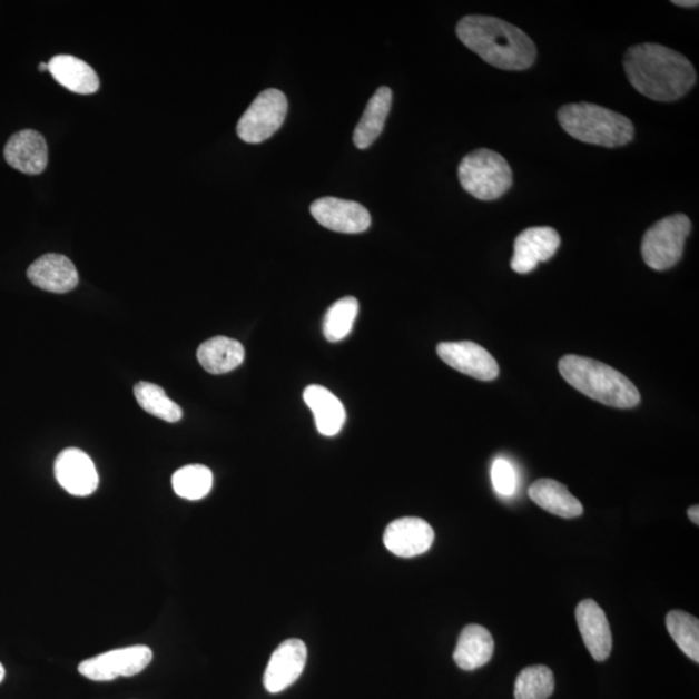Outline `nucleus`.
<instances>
[{
	"label": "nucleus",
	"mask_w": 699,
	"mask_h": 699,
	"mask_svg": "<svg viewBox=\"0 0 699 699\" xmlns=\"http://www.w3.org/2000/svg\"><path fill=\"white\" fill-rule=\"evenodd\" d=\"M529 496L544 511L562 519H575L583 514V505L571 494L565 484L554 480H539L531 484Z\"/></svg>",
	"instance_id": "nucleus-20"
},
{
	"label": "nucleus",
	"mask_w": 699,
	"mask_h": 699,
	"mask_svg": "<svg viewBox=\"0 0 699 699\" xmlns=\"http://www.w3.org/2000/svg\"><path fill=\"white\" fill-rule=\"evenodd\" d=\"M623 66L633 89L654 101H677L697 82L693 63L685 55L661 45L630 47Z\"/></svg>",
	"instance_id": "nucleus-1"
},
{
	"label": "nucleus",
	"mask_w": 699,
	"mask_h": 699,
	"mask_svg": "<svg viewBox=\"0 0 699 699\" xmlns=\"http://www.w3.org/2000/svg\"><path fill=\"white\" fill-rule=\"evenodd\" d=\"M175 494L187 500H200L213 488V473L204 465H187L175 472L171 479Z\"/></svg>",
	"instance_id": "nucleus-26"
},
{
	"label": "nucleus",
	"mask_w": 699,
	"mask_h": 699,
	"mask_svg": "<svg viewBox=\"0 0 699 699\" xmlns=\"http://www.w3.org/2000/svg\"><path fill=\"white\" fill-rule=\"evenodd\" d=\"M456 35L469 50L502 70L520 71L534 66L536 46L520 28L492 16H465Z\"/></svg>",
	"instance_id": "nucleus-2"
},
{
	"label": "nucleus",
	"mask_w": 699,
	"mask_h": 699,
	"mask_svg": "<svg viewBox=\"0 0 699 699\" xmlns=\"http://www.w3.org/2000/svg\"><path fill=\"white\" fill-rule=\"evenodd\" d=\"M675 6L678 7H686V8H695L698 7V2L697 0H675V2H672Z\"/></svg>",
	"instance_id": "nucleus-31"
},
{
	"label": "nucleus",
	"mask_w": 699,
	"mask_h": 699,
	"mask_svg": "<svg viewBox=\"0 0 699 699\" xmlns=\"http://www.w3.org/2000/svg\"><path fill=\"white\" fill-rule=\"evenodd\" d=\"M559 370L567 383L595 402L614 408H633L641 401L638 387L614 368L590 357L567 355Z\"/></svg>",
	"instance_id": "nucleus-3"
},
{
	"label": "nucleus",
	"mask_w": 699,
	"mask_h": 699,
	"mask_svg": "<svg viewBox=\"0 0 699 699\" xmlns=\"http://www.w3.org/2000/svg\"><path fill=\"white\" fill-rule=\"evenodd\" d=\"M393 92L388 87L380 89L370 99L367 108L354 131V145L367 149L383 132L388 112H391Z\"/></svg>",
	"instance_id": "nucleus-23"
},
{
	"label": "nucleus",
	"mask_w": 699,
	"mask_h": 699,
	"mask_svg": "<svg viewBox=\"0 0 699 699\" xmlns=\"http://www.w3.org/2000/svg\"><path fill=\"white\" fill-rule=\"evenodd\" d=\"M39 71H45V70H49V67H47L46 62L39 63Z\"/></svg>",
	"instance_id": "nucleus-33"
},
{
	"label": "nucleus",
	"mask_w": 699,
	"mask_h": 699,
	"mask_svg": "<svg viewBox=\"0 0 699 699\" xmlns=\"http://www.w3.org/2000/svg\"><path fill=\"white\" fill-rule=\"evenodd\" d=\"M6 678V670L2 663H0V682H2Z\"/></svg>",
	"instance_id": "nucleus-32"
},
{
	"label": "nucleus",
	"mask_w": 699,
	"mask_h": 699,
	"mask_svg": "<svg viewBox=\"0 0 699 699\" xmlns=\"http://www.w3.org/2000/svg\"><path fill=\"white\" fill-rule=\"evenodd\" d=\"M357 313H360V302L354 297H345L333 304L327 315L324 317L323 333L329 343H338L350 335L353 329Z\"/></svg>",
	"instance_id": "nucleus-27"
},
{
	"label": "nucleus",
	"mask_w": 699,
	"mask_h": 699,
	"mask_svg": "<svg viewBox=\"0 0 699 699\" xmlns=\"http://www.w3.org/2000/svg\"><path fill=\"white\" fill-rule=\"evenodd\" d=\"M307 648L298 639L285 640L267 664L264 686L269 693H280L296 682L305 670Z\"/></svg>",
	"instance_id": "nucleus-11"
},
{
	"label": "nucleus",
	"mask_w": 699,
	"mask_h": 699,
	"mask_svg": "<svg viewBox=\"0 0 699 699\" xmlns=\"http://www.w3.org/2000/svg\"><path fill=\"white\" fill-rule=\"evenodd\" d=\"M55 476L60 486L75 496H89L99 486V474L91 457L78 449L60 452L55 462Z\"/></svg>",
	"instance_id": "nucleus-13"
},
{
	"label": "nucleus",
	"mask_w": 699,
	"mask_h": 699,
	"mask_svg": "<svg viewBox=\"0 0 699 699\" xmlns=\"http://www.w3.org/2000/svg\"><path fill=\"white\" fill-rule=\"evenodd\" d=\"M4 158L13 169L22 174L38 175L49 165V147L41 132L21 130L8 140Z\"/></svg>",
	"instance_id": "nucleus-15"
},
{
	"label": "nucleus",
	"mask_w": 699,
	"mask_h": 699,
	"mask_svg": "<svg viewBox=\"0 0 699 699\" xmlns=\"http://www.w3.org/2000/svg\"><path fill=\"white\" fill-rule=\"evenodd\" d=\"M28 279L46 292L62 294L77 287L79 276L73 262L61 254L50 253L31 264Z\"/></svg>",
	"instance_id": "nucleus-17"
},
{
	"label": "nucleus",
	"mask_w": 699,
	"mask_h": 699,
	"mask_svg": "<svg viewBox=\"0 0 699 699\" xmlns=\"http://www.w3.org/2000/svg\"><path fill=\"white\" fill-rule=\"evenodd\" d=\"M688 515L690 521L696 524H699V508L698 505L690 506L688 510Z\"/></svg>",
	"instance_id": "nucleus-30"
},
{
	"label": "nucleus",
	"mask_w": 699,
	"mask_h": 699,
	"mask_svg": "<svg viewBox=\"0 0 699 699\" xmlns=\"http://www.w3.org/2000/svg\"><path fill=\"white\" fill-rule=\"evenodd\" d=\"M491 479L499 495L510 498L518 489V475L508 460L498 459L491 469Z\"/></svg>",
	"instance_id": "nucleus-29"
},
{
	"label": "nucleus",
	"mask_w": 699,
	"mask_h": 699,
	"mask_svg": "<svg viewBox=\"0 0 699 699\" xmlns=\"http://www.w3.org/2000/svg\"><path fill=\"white\" fill-rule=\"evenodd\" d=\"M575 616L588 651L595 661H607L613 649V637L608 618L599 603L591 599L579 602Z\"/></svg>",
	"instance_id": "nucleus-16"
},
{
	"label": "nucleus",
	"mask_w": 699,
	"mask_h": 699,
	"mask_svg": "<svg viewBox=\"0 0 699 699\" xmlns=\"http://www.w3.org/2000/svg\"><path fill=\"white\" fill-rule=\"evenodd\" d=\"M558 118L570 137L588 145L623 147L632 141L634 135L631 119L591 102L563 106L559 109Z\"/></svg>",
	"instance_id": "nucleus-4"
},
{
	"label": "nucleus",
	"mask_w": 699,
	"mask_h": 699,
	"mask_svg": "<svg viewBox=\"0 0 699 699\" xmlns=\"http://www.w3.org/2000/svg\"><path fill=\"white\" fill-rule=\"evenodd\" d=\"M134 395L142 410L166 423H177L183 417L181 408L166 395L161 386L139 383L134 387Z\"/></svg>",
	"instance_id": "nucleus-24"
},
{
	"label": "nucleus",
	"mask_w": 699,
	"mask_h": 699,
	"mask_svg": "<svg viewBox=\"0 0 699 699\" xmlns=\"http://www.w3.org/2000/svg\"><path fill=\"white\" fill-rule=\"evenodd\" d=\"M304 400L313 411L317 431L325 436L341 432L346 421L344 404L328 388L312 385L305 388Z\"/></svg>",
	"instance_id": "nucleus-19"
},
{
	"label": "nucleus",
	"mask_w": 699,
	"mask_h": 699,
	"mask_svg": "<svg viewBox=\"0 0 699 699\" xmlns=\"http://www.w3.org/2000/svg\"><path fill=\"white\" fill-rule=\"evenodd\" d=\"M152 659V649L146 646H134L86 659L79 664L78 671L82 677L93 681H112L118 678L135 677L145 671Z\"/></svg>",
	"instance_id": "nucleus-8"
},
{
	"label": "nucleus",
	"mask_w": 699,
	"mask_h": 699,
	"mask_svg": "<svg viewBox=\"0 0 699 699\" xmlns=\"http://www.w3.org/2000/svg\"><path fill=\"white\" fill-rule=\"evenodd\" d=\"M434 536V530L426 521L404 518L388 524L384 544L398 558L411 559L431 550Z\"/></svg>",
	"instance_id": "nucleus-14"
},
{
	"label": "nucleus",
	"mask_w": 699,
	"mask_h": 699,
	"mask_svg": "<svg viewBox=\"0 0 699 699\" xmlns=\"http://www.w3.org/2000/svg\"><path fill=\"white\" fill-rule=\"evenodd\" d=\"M459 179L469 195L481 201H494L512 187L513 174L502 155L482 148L460 163Z\"/></svg>",
	"instance_id": "nucleus-5"
},
{
	"label": "nucleus",
	"mask_w": 699,
	"mask_h": 699,
	"mask_svg": "<svg viewBox=\"0 0 699 699\" xmlns=\"http://www.w3.org/2000/svg\"><path fill=\"white\" fill-rule=\"evenodd\" d=\"M667 630L671 638L696 663L699 662V621L681 610H672L666 618Z\"/></svg>",
	"instance_id": "nucleus-25"
},
{
	"label": "nucleus",
	"mask_w": 699,
	"mask_h": 699,
	"mask_svg": "<svg viewBox=\"0 0 699 699\" xmlns=\"http://www.w3.org/2000/svg\"><path fill=\"white\" fill-rule=\"evenodd\" d=\"M690 229L692 224L685 214H673L657 221L642 237L641 254L646 264L656 272L677 265L685 253Z\"/></svg>",
	"instance_id": "nucleus-6"
},
{
	"label": "nucleus",
	"mask_w": 699,
	"mask_h": 699,
	"mask_svg": "<svg viewBox=\"0 0 699 699\" xmlns=\"http://www.w3.org/2000/svg\"><path fill=\"white\" fill-rule=\"evenodd\" d=\"M554 677L547 666H531L515 680V699H548L553 695Z\"/></svg>",
	"instance_id": "nucleus-28"
},
{
	"label": "nucleus",
	"mask_w": 699,
	"mask_h": 699,
	"mask_svg": "<svg viewBox=\"0 0 699 699\" xmlns=\"http://www.w3.org/2000/svg\"><path fill=\"white\" fill-rule=\"evenodd\" d=\"M313 217L332 232L361 234L371 226V214L363 205L343 198L324 197L312 205Z\"/></svg>",
	"instance_id": "nucleus-10"
},
{
	"label": "nucleus",
	"mask_w": 699,
	"mask_h": 699,
	"mask_svg": "<svg viewBox=\"0 0 699 699\" xmlns=\"http://www.w3.org/2000/svg\"><path fill=\"white\" fill-rule=\"evenodd\" d=\"M288 114V100L275 89L260 92L237 124V135L249 145H258L280 129Z\"/></svg>",
	"instance_id": "nucleus-7"
},
{
	"label": "nucleus",
	"mask_w": 699,
	"mask_h": 699,
	"mask_svg": "<svg viewBox=\"0 0 699 699\" xmlns=\"http://www.w3.org/2000/svg\"><path fill=\"white\" fill-rule=\"evenodd\" d=\"M561 245V237L552 227L524 229L514 240L511 267L514 273L524 275L534 272L539 264L550 260Z\"/></svg>",
	"instance_id": "nucleus-9"
},
{
	"label": "nucleus",
	"mask_w": 699,
	"mask_h": 699,
	"mask_svg": "<svg viewBox=\"0 0 699 699\" xmlns=\"http://www.w3.org/2000/svg\"><path fill=\"white\" fill-rule=\"evenodd\" d=\"M49 71L67 90L79 95H91L99 91L100 81L97 71L89 63L71 55H58L49 63Z\"/></svg>",
	"instance_id": "nucleus-18"
},
{
	"label": "nucleus",
	"mask_w": 699,
	"mask_h": 699,
	"mask_svg": "<svg viewBox=\"0 0 699 699\" xmlns=\"http://www.w3.org/2000/svg\"><path fill=\"white\" fill-rule=\"evenodd\" d=\"M494 649L495 642L489 630L479 624H469L460 634L454 659L460 669L474 671L490 662Z\"/></svg>",
	"instance_id": "nucleus-21"
},
{
	"label": "nucleus",
	"mask_w": 699,
	"mask_h": 699,
	"mask_svg": "<svg viewBox=\"0 0 699 699\" xmlns=\"http://www.w3.org/2000/svg\"><path fill=\"white\" fill-rule=\"evenodd\" d=\"M441 360L450 367L480 381H492L499 376V364L486 348L463 341V343H442L436 347Z\"/></svg>",
	"instance_id": "nucleus-12"
},
{
	"label": "nucleus",
	"mask_w": 699,
	"mask_h": 699,
	"mask_svg": "<svg viewBox=\"0 0 699 699\" xmlns=\"http://www.w3.org/2000/svg\"><path fill=\"white\" fill-rule=\"evenodd\" d=\"M197 360L206 372L213 375H224L243 364L245 350L236 339L224 336L213 337L198 347Z\"/></svg>",
	"instance_id": "nucleus-22"
}]
</instances>
